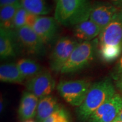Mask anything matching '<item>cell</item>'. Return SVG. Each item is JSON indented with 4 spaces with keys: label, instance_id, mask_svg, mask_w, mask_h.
<instances>
[{
    "label": "cell",
    "instance_id": "cell-29",
    "mask_svg": "<svg viewBox=\"0 0 122 122\" xmlns=\"http://www.w3.org/2000/svg\"><path fill=\"white\" fill-rule=\"evenodd\" d=\"M117 119H118V120H122V109L120 110V112H119L118 116H117V117L116 118Z\"/></svg>",
    "mask_w": 122,
    "mask_h": 122
},
{
    "label": "cell",
    "instance_id": "cell-25",
    "mask_svg": "<svg viewBox=\"0 0 122 122\" xmlns=\"http://www.w3.org/2000/svg\"><path fill=\"white\" fill-rule=\"evenodd\" d=\"M114 79L115 80V84L116 87L118 88L119 90L122 91V73L114 76Z\"/></svg>",
    "mask_w": 122,
    "mask_h": 122
},
{
    "label": "cell",
    "instance_id": "cell-5",
    "mask_svg": "<svg viewBox=\"0 0 122 122\" xmlns=\"http://www.w3.org/2000/svg\"><path fill=\"white\" fill-rule=\"evenodd\" d=\"M79 42L72 38L64 36L57 40L50 56V67L54 72H60Z\"/></svg>",
    "mask_w": 122,
    "mask_h": 122
},
{
    "label": "cell",
    "instance_id": "cell-10",
    "mask_svg": "<svg viewBox=\"0 0 122 122\" xmlns=\"http://www.w3.org/2000/svg\"><path fill=\"white\" fill-rule=\"evenodd\" d=\"M120 11L109 2L96 1L92 3L89 19L102 30L115 18Z\"/></svg>",
    "mask_w": 122,
    "mask_h": 122
},
{
    "label": "cell",
    "instance_id": "cell-18",
    "mask_svg": "<svg viewBox=\"0 0 122 122\" xmlns=\"http://www.w3.org/2000/svg\"><path fill=\"white\" fill-rule=\"evenodd\" d=\"M20 6V3L19 2L1 7L0 9L1 28L6 30H13L14 19L16 11Z\"/></svg>",
    "mask_w": 122,
    "mask_h": 122
},
{
    "label": "cell",
    "instance_id": "cell-1",
    "mask_svg": "<svg viewBox=\"0 0 122 122\" xmlns=\"http://www.w3.org/2000/svg\"><path fill=\"white\" fill-rule=\"evenodd\" d=\"M115 86L110 79H105L91 85L84 102L76 110L79 122H85L103 103L115 95Z\"/></svg>",
    "mask_w": 122,
    "mask_h": 122
},
{
    "label": "cell",
    "instance_id": "cell-7",
    "mask_svg": "<svg viewBox=\"0 0 122 122\" xmlns=\"http://www.w3.org/2000/svg\"><path fill=\"white\" fill-rule=\"evenodd\" d=\"M122 108V96L115 94L92 114L88 122H112Z\"/></svg>",
    "mask_w": 122,
    "mask_h": 122
},
{
    "label": "cell",
    "instance_id": "cell-19",
    "mask_svg": "<svg viewBox=\"0 0 122 122\" xmlns=\"http://www.w3.org/2000/svg\"><path fill=\"white\" fill-rule=\"evenodd\" d=\"M21 6L28 13L41 16L48 14L50 8L46 0H19Z\"/></svg>",
    "mask_w": 122,
    "mask_h": 122
},
{
    "label": "cell",
    "instance_id": "cell-30",
    "mask_svg": "<svg viewBox=\"0 0 122 122\" xmlns=\"http://www.w3.org/2000/svg\"><path fill=\"white\" fill-rule=\"evenodd\" d=\"M112 122H122V120H118V119H115L113 120Z\"/></svg>",
    "mask_w": 122,
    "mask_h": 122
},
{
    "label": "cell",
    "instance_id": "cell-11",
    "mask_svg": "<svg viewBox=\"0 0 122 122\" xmlns=\"http://www.w3.org/2000/svg\"><path fill=\"white\" fill-rule=\"evenodd\" d=\"M98 46L122 45V10L102 30L98 38Z\"/></svg>",
    "mask_w": 122,
    "mask_h": 122
},
{
    "label": "cell",
    "instance_id": "cell-4",
    "mask_svg": "<svg viewBox=\"0 0 122 122\" xmlns=\"http://www.w3.org/2000/svg\"><path fill=\"white\" fill-rule=\"evenodd\" d=\"M91 85L89 81L84 79L63 80L58 84L57 89L67 102L79 107L86 98Z\"/></svg>",
    "mask_w": 122,
    "mask_h": 122
},
{
    "label": "cell",
    "instance_id": "cell-12",
    "mask_svg": "<svg viewBox=\"0 0 122 122\" xmlns=\"http://www.w3.org/2000/svg\"><path fill=\"white\" fill-rule=\"evenodd\" d=\"M17 39L14 30L0 28V57L1 59L15 58L18 53Z\"/></svg>",
    "mask_w": 122,
    "mask_h": 122
},
{
    "label": "cell",
    "instance_id": "cell-31",
    "mask_svg": "<svg viewBox=\"0 0 122 122\" xmlns=\"http://www.w3.org/2000/svg\"><path fill=\"white\" fill-rule=\"evenodd\" d=\"M25 122H35L32 120H26V121H25Z\"/></svg>",
    "mask_w": 122,
    "mask_h": 122
},
{
    "label": "cell",
    "instance_id": "cell-24",
    "mask_svg": "<svg viewBox=\"0 0 122 122\" xmlns=\"http://www.w3.org/2000/svg\"><path fill=\"white\" fill-rule=\"evenodd\" d=\"M122 73V56L115 65L113 72V77Z\"/></svg>",
    "mask_w": 122,
    "mask_h": 122
},
{
    "label": "cell",
    "instance_id": "cell-27",
    "mask_svg": "<svg viewBox=\"0 0 122 122\" xmlns=\"http://www.w3.org/2000/svg\"><path fill=\"white\" fill-rule=\"evenodd\" d=\"M111 4L114 5L118 8H122V0H107Z\"/></svg>",
    "mask_w": 122,
    "mask_h": 122
},
{
    "label": "cell",
    "instance_id": "cell-3",
    "mask_svg": "<svg viewBox=\"0 0 122 122\" xmlns=\"http://www.w3.org/2000/svg\"><path fill=\"white\" fill-rule=\"evenodd\" d=\"M98 46V39L78 43L62 67L61 74L75 73L87 67L93 61Z\"/></svg>",
    "mask_w": 122,
    "mask_h": 122
},
{
    "label": "cell",
    "instance_id": "cell-26",
    "mask_svg": "<svg viewBox=\"0 0 122 122\" xmlns=\"http://www.w3.org/2000/svg\"><path fill=\"white\" fill-rule=\"evenodd\" d=\"M20 2L19 0H0V6L2 7L9 5L14 4Z\"/></svg>",
    "mask_w": 122,
    "mask_h": 122
},
{
    "label": "cell",
    "instance_id": "cell-23",
    "mask_svg": "<svg viewBox=\"0 0 122 122\" xmlns=\"http://www.w3.org/2000/svg\"><path fill=\"white\" fill-rule=\"evenodd\" d=\"M37 17L38 15L28 13L27 18L26 25L32 28V27H33V25H35V23L36 22V20L37 19Z\"/></svg>",
    "mask_w": 122,
    "mask_h": 122
},
{
    "label": "cell",
    "instance_id": "cell-32",
    "mask_svg": "<svg viewBox=\"0 0 122 122\" xmlns=\"http://www.w3.org/2000/svg\"></svg>",
    "mask_w": 122,
    "mask_h": 122
},
{
    "label": "cell",
    "instance_id": "cell-2",
    "mask_svg": "<svg viewBox=\"0 0 122 122\" xmlns=\"http://www.w3.org/2000/svg\"><path fill=\"white\" fill-rule=\"evenodd\" d=\"M91 0H57L54 18L59 24L75 26L89 19Z\"/></svg>",
    "mask_w": 122,
    "mask_h": 122
},
{
    "label": "cell",
    "instance_id": "cell-14",
    "mask_svg": "<svg viewBox=\"0 0 122 122\" xmlns=\"http://www.w3.org/2000/svg\"><path fill=\"white\" fill-rule=\"evenodd\" d=\"M102 29L91 20L88 19L77 24L74 28V35L82 41H90L99 36Z\"/></svg>",
    "mask_w": 122,
    "mask_h": 122
},
{
    "label": "cell",
    "instance_id": "cell-6",
    "mask_svg": "<svg viewBox=\"0 0 122 122\" xmlns=\"http://www.w3.org/2000/svg\"><path fill=\"white\" fill-rule=\"evenodd\" d=\"M14 31L18 44L25 52L37 57L45 56L46 45L32 28L25 25Z\"/></svg>",
    "mask_w": 122,
    "mask_h": 122
},
{
    "label": "cell",
    "instance_id": "cell-8",
    "mask_svg": "<svg viewBox=\"0 0 122 122\" xmlns=\"http://www.w3.org/2000/svg\"><path fill=\"white\" fill-rule=\"evenodd\" d=\"M25 86L27 91L40 99L50 95L56 87V81L49 72L44 71L27 80Z\"/></svg>",
    "mask_w": 122,
    "mask_h": 122
},
{
    "label": "cell",
    "instance_id": "cell-15",
    "mask_svg": "<svg viewBox=\"0 0 122 122\" xmlns=\"http://www.w3.org/2000/svg\"><path fill=\"white\" fill-rule=\"evenodd\" d=\"M60 107L54 96L49 95L40 98L36 114L37 122H43Z\"/></svg>",
    "mask_w": 122,
    "mask_h": 122
},
{
    "label": "cell",
    "instance_id": "cell-16",
    "mask_svg": "<svg viewBox=\"0 0 122 122\" xmlns=\"http://www.w3.org/2000/svg\"><path fill=\"white\" fill-rule=\"evenodd\" d=\"M25 79L23 75L16 63H8L0 66V80L6 83L22 84Z\"/></svg>",
    "mask_w": 122,
    "mask_h": 122
},
{
    "label": "cell",
    "instance_id": "cell-17",
    "mask_svg": "<svg viewBox=\"0 0 122 122\" xmlns=\"http://www.w3.org/2000/svg\"><path fill=\"white\" fill-rule=\"evenodd\" d=\"M16 65L24 78L27 80L32 78L44 71V68L41 66L30 58L19 59Z\"/></svg>",
    "mask_w": 122,
    "mask_h": 122
},
{
    "label": "cell",
    "instance_id": "cell-13",
    "mask_svg": "<svg viewBox=\"0 0 122 122\" xmlns=\"http://www.w3.org/2000/svg\"><path fill=\"white\" fill-rule=\"evenodd\" d=\"M39 101V99L30 92H24L21 97L18 110L21 119L26 121L36 115Z\"/></svg>",
    "mask_w": 122,
    "mask_h": 122
},
{
    "label": "cell",
    "instance_id": "cell-21",
    "mask_svg": "<svg viewBox=\"0 0 122 122\" xmlns=\"http://www.w3.org/2000/svg\"><path fill=\"white\" fill-rule=\"evenodd\" d=\"M28 12L22 6L16 11L13 21V30H16L26 25V21Z\"/></svg>",
    "mask_w": 122,
    "mask_h": 122
},
{
    "label": "cell",
    "instance_id": "cell-28",
    "mask_svg": "<svg viewBox=\"0 0 122 122\" xmlns=\"http://www.w3.org/2000/svg\"><path fill=\"white\" fill-rule=\"evenodd\" d=\"M4 100H3L2 97H1V104H0V111H1V112H2L3 110H4Z\"/></svg>",
    "mask_w": 122,
    "mask_h": 122
},
{
    "label": "cell",
    "instance_id": "cell-22",
    "mask_svg": "<svg viewBox=\"0 0 122 122\" xmlns=\"http://www.w3.org/2000/svg\"><path fill=\"white\" fill-rule=\"evenodd\" d=\"M43 122H70L66 111L63 108H59Z\"/></svg>",
    "mask_w": 122,
    "mask_h": 122
},
{
    "label": "cell",
    "instance_id": "cell-20",
    "mask_svg": "<svg viewBox=\"0 0 122 122\" xmlns=\"http://www.w3.org/2000/svg\"><path fill=\"white\" fill-rule=\"evenodd\" d=\"M100 57L105 62H113L120 57L122 53V45L98 46Z\"/></svg>",
    "mask_w": 122,
    "mask_h": 122
},
{
    "label": "cell",
    "instance_id": "cell-9",
    "mask_svg": "<svg viewBox=\"0 0 122 122\" xmlns=\"http://www.w3.org/2000/svg\"><path fill=\"white\" fill-rule=\"evenodd\" d=\"M59 25L54 17L41 15L38 16L32 29L47 46L57 39L59 30Z\"/></svg>",
    "mask_w": 122,
    "mask_h": 122
}]
</instances>
